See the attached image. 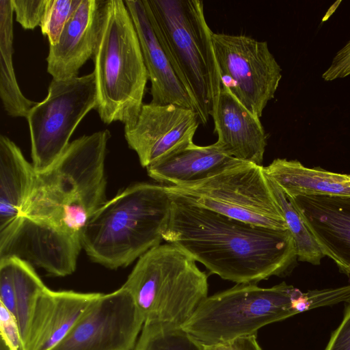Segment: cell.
Masks as SVG:
<instances>
[{
    "label": "cell",
    "mask_w": 350,
    "mask_h": 350,
    "mask_svg": "<svg viewBox=\"0 0 350 350\" xmlns=\"http://www.w3.org/2000/svg\"><path fill=\"white\" fill-rule=\"evenodd\" d=\"M48 0H11L16 21L25 29L40 25Z\"/></svg>",
    "instance_id": "83f0119b"
},
{
    "label": "cell",
    "mask_w": 350,
    "mask_h": 350,
    "mask_svg": "<svg viewBox=\"0 0 350 350\" xmlns=\"http://www.w3.org/2000/svg\"><path fill=\"white\" fill-rule=\"evenodd\" d=\"M110 132L106 129L70 142L46 170L36 174L23 217L79 235L107 201L105 160Z\"/></svg>",
    "instance_id": "7a4b0ae2"
},
{
    "label": "cell",
    "mask_w": 350,
    "mask_h": 350,
    "mask_svg": "<svg viewBox=\"0 0 350 350\" xmlns=\"http://www.w3.org/2000/svg\"><path fill=\"white\" fill-rule=\"evenodd\" d=\"M81 0H48L40 27L49 45H55L62 32Z\"/></svg>",
    "instance_id": "484cf974"
},
{
    "label": "cell",
    "mask_w": 350,
    "mask_h": 350,
    "mask_svg": "<svg viewBox=\"0 0 350 350\" xmlns=\"http://www.w3.org/2000/svg\"><path fill=\"white\" fill-rule=\"evenodd\" d=\"M32 164L18 146L0 136V241L5 239L23 217L36 176Z\"/></svg>",
    "instance_id": "d6986e66"
},
{
    "label": "cell",
    "mask_w": 350,
    "mask_h": 350,
    "mask_svg": "<svg viewBox=\"0 0 350 350\" xmlns=\"http://www.w3.org/2000/svg\"><path fill=\"white\" fill-rule=\"evenodd\" d=\"M0 350H10L3 342L1 340L0 342Z\"/></svg>",
    "instance_id": "d6a6232c"
},
{
    "label": "cell",
    "mask_w": 350,
    "mask_h": 350,
    "mask_svg": "<svg viewBox=\"0 0 350 350\" xmlns=\"http://www.w3.org/2000/svg\"><path fill=\"white\" fill-rule=\"evenodd\" d=\"M145 321L123 286L100 293L53 350H133Z\"/></svg>",
    "instance_id": "8fae6325"
},
{
    "label": "cell",
    "mask_w": 350,
    "mask_h": 350,
    "mask_svg": "<svg viewBox=\"0 0 350 350\" xmlns=\"http://www.w3.org/2000/svg\"><path fill=\"white\" fill-rule=\"evenodd\" d=\"M207 347L208 350H262L256 340V335L242 336Z\"/></svg>",
    "instance_id": "1f68e13d"
},
{
    "label": "cell",
    "mask_w": 350,
    "mask_h": 350,
    "mask_svg": "<svg viewBox=\"0 0 350 350\" xmlns=\"http://www.w3.org/2000/svg\"><path fill=\"white\" fill-rule=\"evenodd\" d=\"M149 16L179 80L193 100L200 124L216 105L222 82L200 0H145Z\"/></svg>",
    "instance_id": "277c9868"
},
{
    "label": "cell",
    "mask_w": 350,
    "mask_h": 350,
    "mask_svg": "<svg viewBox=\"0 0 350 350\" xmlns=\"http://www.w3.org/2000/svg\"><path fill=\"white\" fill-rule=\"evenodd\" d=\"M238 161L222 152L215 143L204 146L192 143L149 164L146 168L152 178L172 186L202 180Z\"/></svg>",
    "instance_id": "ffe728a7"
},
{
    "label": "cell",
    "mask_w": 350,
    "mask_h": 350,
    "mask_svg": "<svg viewBox=\"0 0 350 350\" xmlns=\"http://www.w3.org/2000/svg\"><path fill=\"white\" fill-rule=\"evenodd\" d=\"M171 198L163 239L222 279L256 284L284 274L296 262L295 243L288 230L252 225Z\"/></svg>",
    "instance_id": "6da1fadb"
},
{
    "label": "cell",
    "mask_w": 350,
    "mask_h": 350,
    "mask_svg": "<svg viewBox=\"0 0 350 350\" xmlns=\"http://www.w3.org/2000/svg\"><path fill=\"white\" fill-rule=\"evenodd\" d=\"M92 72L68 79H53L45 99L29 111L32 165L37 173L49 169L62 154L79 123L96 109Z\"/></svg>",
    "instance_id": "9c48e42d"
},
{
    "label": "cell",
    "mask_w": 350,
    "mask_h": 350,
    "mask_svg": "<svg viewBox=\"0 0 350 350\" xmlns=\"http://www.w3.org/2000/svg\"><path fill=\"white\" fill-rule=\"evenodd\" d=\"M324 350H350V303L347 304L342 320Z\"/></svg>",
    "instance_id": "4dcf8cb0"
},
{
    "label": "cell",
    "mask_w": 350,
    "mask_h": 350,
    "mask_svg": "<svg viewBox=\"0 0 350 350\" xmlns=\"http://www.w3.org/2000/svg\"><path fill=\"white\" fill-rule=\"evenodd\" d=\"M215 145L241 161L262 165L267 135L260 118L248 111L224 84L211 113Z\"/></svg>",
    "instance_id": "e0dca14e"
},
{
    "label": "cell",
    "mask_w": 350,
    "mask_h": 350,
    "mask_svg": "<svg viewBox=\"0 0 350 350\" xmlns=\"http://www.w3.org/2000/svg\"><path fill=\"white\" fill-rule=\"evenodd\" d=\"M348 180L350 182V174H349Z\"/></svg>",
    "instance_id": "836d02e7"
},
{
    "label": "cell",
    "mask_w": 350,
    "mask_h": 350,
    "mask_svg": "<svg viewBox=\"0 0 350 350\" xmlns=\"http://www.w3.org/2000/svg\"><path fill=\"white\" fill-rule=\"evenodd\" d=\"M133 350H208V347L182 326L146 321Z\"/></svg>",
    "instance_id": "d4e9b609"
},
{
    "label": "cell",
    "mask_w": 350,
    "mask_h": 350,
    "mask_svg": "<svg viewBox=\"0 0 350 350\" xmlns=\"http://www.w3.org/2000/svg\"><path fill=\"white\" fill-rule=\"evenodd\" d=\"M107 1L81 0L64 27L58 42L49 45L47 72L55 79L77 77L94 55L104 21Z\"/></svg>",
    "instance_id": "5bb4252c"
},
{
    "label": "cell",
    "mask_w": 350,
    "mask_h": 350,
    "mask_svg": "<svg viewBox=\"0 0 350 350\" xmlns=\"http://www.w3.org/2000/svg\"><path fill=\"white\" fill-rule=\"evenodd\" d=\"M13 13L11 0H0V96L12 117L27 118L37 103L27 98L16 81L12 63Z\"/></svg>",
    "instance_id": "7402d4cb"
},
{
    "label": "cell",
    "mask_w": 350,
    "mask_h": 350,
    "mask_svg": "<svg viewBox=\"0 0 350 350\" xmlns=\"http://www.w3.org/2000/svg\"><path fill=\"white\" fill-rule=\"evenodd\" d=\"M171 204L165 186L131 185L91 216L81 232L82 247L96 263L126 267L161 244Z\"/></svg>",
    "instance_id": "3957f363"
},
{
    "label": "cell",
    "mask_w": 350,
    "mask_h": 350,
    "mask_svg": "<svg viewBox=\"0 0 350 350\" xmlns=\"http://www.w3.org/2000/svg\"><path fill=\"white\" fill-rule=\"evenodd\" d=\"M0 263L5 266L12 278L16 318L23 342L35 304L47 287L30 263L14 256L0 258Z\"/></svg>",
    "instance_id": "603a6c76"
},
{
    "label": "cell",
    "mask_w": 350,
    "mask_h": 350,
    "mask_svg": "<svg viewBox=\"0 0 350 350\" xmlns=\"http://www.w3.org/2000/svg\"><path fill=\"white\" fill-rule=\"evenodd\" d=\"M200 124L196 111L176 105L144 104L137 121L124 131L143 167L192 143Z\"/></svg>",
    "instance_id": "7c38bea8"
},
{
    "label": "cell",
    "mask_w": 350,
    "mask_h": 350,
    "mask_svg": "<svg viewBox=\"0 0 350 350\" xmlns=\"http://www.w3.org/2000/svg\"><path fill=\"white\" fill-rule=\"evenodd\" d=\"M350 75V40L335 54L331 64L322 74L325 81H332Z\"/></svg>",
    "instance_id": "f546056e"
},
{
    "label": "cell",
    "mask_w": 350,
    "mask_h": 350,
    "mask_svg": "<svg viewBox=\"0 0 350 350\" xmlns=\"http://www.w3.org/2000/svg\"><path fill=\"white\" fill-rule=\"evenodd\" d=\"M96 109L105 124L119 121L124 131L135 125L143 106L148 72L139 38L122 0H107L93 57Z\"/></svg>",
    "instance_id": "5b68a950"
},
{
    "label": "cell",
    "mask_w": 350,
    "mask_h": 350,
    "mask_svg": "<svg viewBox=\"0 0 350 350\" xmlns=\"http://www.w3.org/2000/svg\"><path fill=\"white\" fill-rule=\"evenodd\" d=\"M100 294L46 288L35 304L21 350H53Z\"/></svg>",
    "instance_id": "2e32d148"
},
{
    "label": "cell",
    "mask_w": 350,
    "mask_h": 350,
    "mask_svg": "<svg viewBox=\"0 0 350 350\" xmlns=\"http://www.w3.org/2000/svg\"><path fill=\"white\" fill-rule=\"evenodd\" d=\"M125 4L139 38L151 83V103L176 105L193 109L196 106L176 75L151 23L145 0H126Z\"/></svg>",
    "instance_id": "ac0fdd59"
},
{
    "label": "cell",
    "mask_w": 350,
    "mask_h": 350,
    "mask_svg": "<svg viewBox=\"0 0 350 350\" xmlns=\"http://www.w3.org/2000/svg\"><path fill=\"white\" fill-rule=\"evenodd\" d=\"M171 197L252 225L288 230L262 165L239 161L198 182L165 186Z\"/></svg>",
    "instance_id": "ba28073f"
},
{
    "label": "cell",
    "mask_w": 350,
    "mask_h": 350,
    "mask_svg": "<svg viewBox=\"0 0 350 350\" xmlns=\"http://www.w3.org/2000/svg\"><path fill=\"white\" fill-rule=\"evenodd\" d=\"M1 340L10 350H21L22 338L16 317L0 304Z\"/></svg>",
    "instance_id": "f1b7e54d"
},
{
    "label": "cell",
    "mask_w": 350,
    "mask_h": 350,
    "mask_svg": "<svg viewBox=\"0 0 350 350\" xmlns=\"http://www.w3.org/2000/svg\"><path fill=\"white\" fill-rule=\"evenodd\" d=\"M122 286L145 322L178 326H183L208 297L207 275L193 258L169 243L140 256Z\"/></svg>",
    "instance_id": "8992f818"
},
{
    "label": "cell",
    "mask_w": 350,
    "mask_h": 350,
    "mask_svg": "<svg viewBox=\"0 0 350 350\" xmlns=\"http://www.w3.org/2000/svg\"><path fill=\"white\" fill-rule=\"evenodd\" d=\"M267 178L288 230L293 237L297 259L314 265H319L325 256L301 218L293 200L285 194L276 183L269 177Z\"/></svg>",
    "instance_id": "cb8c5ba5"
},
{
    "label": "cell",
    "mask_w": 350,
    "mask_h": 350,
    "mask_svg": "<svg viewBox=\"0 0 350 350\" xmlns=\"http://www.w3.org/2000/svg\"><path fill=\"white\" fill-rule=\"evenodd\" d=\"M341 302L350 303V284L336 288L310 290L302 293L297 301L298 313L310 310L330 306Z\"/></svg>",
    "instance_id": "4316f807"
},
{
    "label": "cell",
    "mask_w": 350,
    "mask_h": 350,
    "mask_svg": "<svg viewBox=\"0 0 350 350\" xmlns=\"http://www.w3.org/2000/svg\"><path fill=\"white\" fill-rule=\"evenodd\" d=\"M291 199L323 255L350 277V198L310 196Z\"/></svg>",
    "instance_id": "9a60e30c"
},
{
    "label": "cell",
    "mask_w": 350,
    "mask_h": 350,
    "mask_svg": "<svg viewBox=\"0 0 350 350\" xmlns=\"http://www.w3.org/2000/svg\"><path fill=\"white\" fill-rule=\"evenodd\" d=\"M301 292L284 282L269 288L237 284L208 296L182 327L207 346L256 335L263 326L297 314L294 301Z\"/></svg>",
    "instance_id": "52a82bcc"
},
{
    "label": "cell",
    "mask_w": 350,
    "mask_h": 350,
    "mask_svg": "<svg viewBox=\"0 0 350 350\" xmlns=\"http://www.w3.org/2000/svg\"><path fill=\"white\" fill-rule=\"evenodd\" d=\"M212 40L222 84L260 119L282 79V68L267 42L224 33H213Z\"/></svg>",
    "instance_id": "30bf717a"
},
{
    "label": "cell",
    "mask_w": 350,
    "mask_h": 350,
    "mask_svg": "<svg viewBox=\"0 0 350 350\" xmlns=\"http://www.w3.org/2000/svg\"><path fill=\"white\" fill-rule=\"evenodd\" d=\"M82 247L81 237L22 217L0 241V258L14 256L55 276L72 274Z\"/></svg>",
    "instance_id": "4fadbf2b"
},
{
    "label": "cell",
    "mask_w": 350,
    "mask_h": 350,
    "mask_svg": "<svg viewBox=\"0 0 350 350\" xmlns=\"http://www.w3.org/2000/svg\"><path fill=\"white\" fill-rule=\"evenodd\" d=\"M265 174L291 198L298 196L350 198L349 174L308 167L297 160L278 158L263 167Z\"/></svg>",
    "instance_id": "44dd1931"
}]
</instances>
